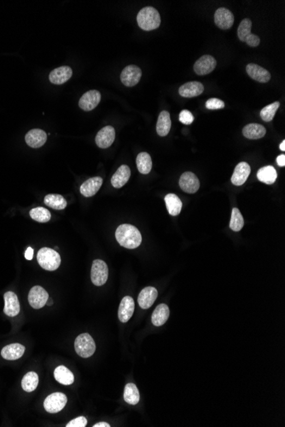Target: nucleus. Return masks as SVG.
I'll list each match as a JSON object with an SVG mask.
<instances>
[{
  "label": "nucleus",
  "instance_id": "f257e3e1",
  "mask_svg": "<svg viewBox=\"0 0 285 427\" xmlns=\"http://www.w3.org/2000/svg\"><path fill=\"white\" fill-rule=\"evenodd\" d=\"M116 238L119 244L125 248H137L142 243L140 231L131 224L120 225L116 230Z\"/></svg>",
  "mask_w": 285,
  "mask_h": 427
},
{
  "label": "nucleus",
  "instance_id": "f03ea898",
  "mask_svg": "<svg viewBox=\"0 0 285 427\" xmlns=\"http://www.w3.org/2000/svg\"><path fill=\"white\" fill-rule=\"evenodd\" d=\"M137 21L142 30H155L161 25V16L157 9L153 7H145L138 14Z\"/></svg>",
  "mask_w": 285,
  "mask_h": 427
},
{
  "label": "nucleus",
  "instance_id": "7ed1b4c3",
  "mask_svg": "<svg viewBox=\"0 0 285 427\" xmlns=\"http://www.w3.org/2000/svg\"><path fill=\"white\" fill-rule=\"evenodd\" d=\"M37 259L40 266L49 271L57 270L61 264V257L58 251L48 247H43L38 251Z\"/></svg>",
  "mask_w": 285,
  "mask_h": 427
},
{
  "label": "nucleus",
  "instance_id": "20e7f679",
  "mask_svg": "<svg viewBox=\"0 0 285 427\" xmlns=\"http://www.w3.org/2000/svg\"><path fill=\"white\" fill-rule=\"evenodd\" d=\"M74 349L77 354L83 358H87L94 354L96 344L89 333H82L74 341Z\"/></svg>",
  "mask_w": 285,
  "mask_h": 427
},
{
  "label": "nucleus",
  "instance_id": "39448f33",
  "mask_svg": "<svg viewBox=\"0 0 285 427\" xmlns=\"http://www.w3.org/2000/svg\"><path fill=\"white\" fill-rule=\"evenodd\" d=\"M109 276V269L105 262L96 259L92 263L91 271V282L97 287L105 284Z\"/></svg>",
  "mask_w": 285,
  "mask_h": 427
},
{
  "label": "nucleus",
  "instance_id": "423d86ee",
  "mask_svg": "<svg viewBox=\"0 0 285 427\" xmlns=\"http://www.w3.org/2000/svg\"><path fill=\"white\" fill-rule=\"evenodd\" d=\"M67 402L68 398L65 394L62 392H55L46 397V400L44 402V407L47 412L56 414L64 409Z\"/></svg>",
  "mask_w": 285,
  "mask_h": 427
},
{
  "label": "nucleus",
  "instance_id": "0eeeda50",
  "mask_svg": "<svg viewBox=\"0 0 285 427\" xmlns=\"http://www.w3.org/2000/svg\"><path fill=\"white\" fill-rule=\"evenodd\" d=\"M142 77V70L136 65H129L125 67L121 74V80L122 84L128 86L133 87L136 85Z\"/></svg>",
  "mask_w": 285,
  "mask_h": 427
},
{
  "label": "nucleus",
  "instance_id": "6e6552de",
  "mask_svg": "<svg viewBox=\"0 0 285 427\" xmlns=\"http://www.w3.org/2000/svg\"><path fill=\"white\" fill-rule=\"evenodd\" d=\"M48 293L40 286H35L28 294V302L34 309H41L48 301Z\"/></svg>",
  "mask_w": 285,
  "mask_h": 427
},
{
  "label": "nucleus",
  "instance_id": "1a4fd4ad",
  "mask_svg": "<svg viewBox=\"0 0 285 427\" xmlns=\"http://www.w3.org/2000/svg\"><path fill=\"white\" fill-rule=\"evenodd\" d=\"M217 65L214 58L210 55H205L199 58L194 64L195 73L198 75H206L212 73Z\"/></svg>",
  "mask_w": 285,
  "mask_h": 427
},
{
  "label": "nucleus",
  "instance_id": "9d476101",
  "mask_svg": "<svg viewBox=\"0 0 285 427\" xmlns=\"http://www.w3.org/2000/svg\"><path fill=\"white\" fill-rule=\"evenodd\" d=\"M179 186L185 193L195 194L200 188V182L194 173L186 172L179 179Z\"/></svg>",
  "mask_w": 285,
  "mask_h": 427
},
{
  "label": "nucleus",
  "instance_id": "9b49d317",
  "mask_svg": "<svg viewBox=\"0 0 285 427\" xmlns=\"http://www.w3.org/2000/svg\"><path fill=\"white\" fill-rule=\"evenodd\" d=\"M116 138V130L113 126L108 125L101 129L96 136V143L101 149H107L112 145Z\"/></svg>",
  "mask_w": 285,
  "mask_h": 427
},
{
  "label": "nucleus",
  "instance_id": "f8f14e48",
  "mask_svg": "<svg viewBox=\"0 0 285 427\" xmlns=\"http://www.w3.org/2000/svg\"><path fill=\"white\" fill-rule=\"evenodd\" d=\"M101 101L100 92L96 90L85 92L79 99V106L84 111H91L99 104Z\"/></svg>",
  "mask_w": 285,
  "mask_h": 427
},
{
  "label": "nucleus",
  "instance_id": "ddd939ff",
  "mask_svg": "<svg viewBox=\"0 0 285 427\" xmlns=\"http://www.w3.org/2000/svg\"><path fill=\"white\" fill-rule=\"evenodd\" d=\"M214 22L218 28L227 30L232 27L234 23V15L229 9L219 8L214 14Z\"/></svg>",
  "mask_w": 285,
  "mask_h": 427
},
{
  "label": "nucleus",
  "instance_id": "4468645a",
  "mask_svg": "<svg viewBox=\"0 0 285 427\" xmlns=\"http://www.w3.org/2000/svg\"><path fill=\"white\" fill-rule=\"evenodd\" d=\"M3 299H4V308H3L4 314L10 317L18 315L20 312V303L16 294L13 292H7L4 294Z\"/></svg>",
  "mask_w": 285,
  "mask_h": 427
},
{
  "label": "nucleus",
  "instance_id": "2eb2a0df",
  "mask_svg": "<svg viewBox=\"0 0 285 427\" xmlns=\"http://www.w3.org/2000/svg\"><path fill=\"white\" fill-rule=\"evenodd\" d=\"M157 296L158 292L155 288L147 287L140 292L138 302H139V305L142 309H149L153 305V304L155 303V300L157 299Z\"/></svg>",
  "mask_w": 285,
  "mask_h": 427
},
{
  "label": "nucleus",
  "instance_id": "dca6fc26",
  "mask_svg": "<svg viewBox=\"0 0 285 427\" xmlns=\"http://www.w3.org/2000/svg\"><path fill=\"white\" fill-rule=\"evenodd\" d=\"M135 304L133 298L126 296L123 298L119 307L118 316L120 321L125 323L130 320L134 315Z\"/></svg>",
  "mask_w": 285,
  "mask_h": 427
},
{
  "label": "nucleus",
  "instance_id": "f3484780",
  "mask_svg": "<svg viewBox=\"0 0 285 427\" xmlns=\"http://www.w3.org/2000/svg\"><path fill=\"white\" fill-rule=\"evenodd\" d=\"M72 74H73V70L71 67L63 66L52 70L49 75V79L54 85H63L65 82L70 80V78L72 77Z\"/></svg>",
  "mask_w": 285,
  "mask_h": 427
},
{
  "label": "nucleus",
  "instance_id": "a211bd4d",
  "mask_svg": "<svg viewBox=\"0 0 285 427\" xmlns=\"http://www.w3.org/2000/svg\"><path fill=\"white\" fill-rule=\"evenodd\" d=\"M25 140L27 142V145L37 149L42 147L46 143L47 140V134L44 130L40 129H34L31 130L27 132V135L25 136Z\"/></svg>",
  "mask_w": 285,
  "mask_h": 427
},
{
  "label": "nucleus",
  "instance_id": "6ab92c4d",
  "mask_svg": "<svg viewBox=\"0 0 285 427\" xmlns=\"http://www.w3.org/2000/svg\"><path fill=\"white\" fill-rule=\"evenodd\" d=\"M204 91V86L202 83L197 81L188 82L181 85L179 89V93L185 98L198 97Z\"/></svg>",
  "mask_w": 285,
  "mask_h": 427
},
{
  "label": "nucleus",
  "instance_id": "aec40b11",
  "mask_svg": "<svg viewBox=\"0 0 285 427\" xmlns=\"http://www.w3.org/2000/svg\"><path fill=\"white\" fill-rule=\"evenodd\" d=\"M246 71L251 79L260 83H267L271 79L270 73L257 64H248L246 67Z\"/></svg>",
  "mask_w": 285,
  "mask_h": 427
},
{
  "label": "nucleus",
  "instance_id": "412c9836",
  "mask_svg": "<svg viewBox=\"0 0 285 427\" xmlns=\"http://www.w3.org/2000/svg\"><path fill=\"white\" fill-rule=\"evenodd\" d=\"M250 167L247 162H240L237 165L231 177V183L236 186H241L246 182L250 174Z\"/></svg>",
  "mask_w": 285,
  "mask_h": 427
},
{
  "label": "nucleus",
  "instance_id": "4be33fe9",
  "mask_svg": "<svg viewBox=\"0 0 285 427\" xmlns=\"http://www.w3.org/2000/svg\"><path fill=\"white\" fill-rule=\"evenodd\" d=\"M103 184V179L95 177L86 180L80 186V193L85 197H91L97 194Z\"/></svg>",
  "mask_w": 285,
  "mask_h": 427
},
{
  "label": "nucleus",
  "instance_id": "5701e85b",
  "mask_svg": "<svg viewBox=\"0 0 285 427\" xmlns=\"http://www.w3.org/2000/svg\"><path fill=\"white\" fill-rule=\"evenodd\" d=\"M24 352V346L21 344L15 343V344H10L9 346H4L1 351V356L6 360H17L23 356Z\"/></svg>",
  "mask_w": 285,
  "mask_h": 427
},
{
  "label": "nucleus",
  "instance_id": "b1692460",
  "mask_svg": "<svg viewBox=\"0 0 285 427\" xmlns=\"http://www.w3.org/2000/svg\"><path fill=\"white\" fill-rule=\"evenodd\" d=\"M130 177V168L127 165H122L119 167V169L116 171V173L113 175L111 179L113 187L116 188H122L128 182Z\"/></svg>",
  "mask_w": 285,
  "mask_h": 427
},
{
  "label": "nucleus",
  "instance_id": "393cba45",
  "mask_svg": "<svg viewBox=\"0 0 285 427\" xmlns=\"http://www.w3.org/2000/svg\"><path fill=\"white\" fill-rule=\"evenodd\" d=\"M169 315L170 310L168 306L165 304H161L155 308L152 314V323L156 327L162 326L164 323H166V321L169 317Z\"/></svg>",
  "mask_w": 285,
  "mask_h": 427
},
{
  "label": "nucleus",
  "instance_id": "a878e982",
  "mask_svg": "<svg viewBox=\"0 0 285 427\" xmlns=\"http://www.w3.org/2000/svg\"><path fill=\"white\" fill-rule=\"evenodd\" d=\"M267 133L266 128L260 124H249L244 126L243 130V136L248 139H260Z\"/></svg>",
  "mask_w": 285,
  "mask_h": 427
},
{
  "label": "nucleus",
  "instance_id": "bb28decb",
  "mask_svg": "<svg viewBox=\"0 0 285 427\" xmlns=\"http://www.w3.org/2000/svg\"><path fill=\"white\" fill-rule=\"evenodd\" d=\"M54 377L56 380L62 385H70L74 381V376L73 373L65 366H58L54 371Z\"/></svg>",
  "mask_w": 285,
  "mask_h": 427
},
{
  "label": "nucleus",
  "instance_id": "cd10ccee",
  "mask_svg": "<svg viewBox=\"0 0 285 427\" xmlns=\"http://www.w3.org/2000/svg\"><path fill=\"white\" fill-rule=\"evenodd\" d=\"M172 122L170 118V114L167 111H162L158 117L156 123V131L159 136H165L169 133L171 130Z\"/></svg>",
  "mask_w": 285,
  "mask_h": 427
},
{
  "label": "nucleus",
  "instance_id": "c85d7f7f",
  "mask_svg": "<svg viewBox=\"0 0 285 427\" xmlns=\"http://www.w3.org/2000/svg\"><path fill=\"white\" fill-rule=\"evenodd\" d=\"M257 178L261 182L264 183L266 184H273L276 182L278 178V173L274 167L272 166L262 167L259 170L257 173Z\"/></svg>",
  "mask_w": 285,
  "mask_h": 427
},
{
  "label": "nucleus",
  "instance_id": "c756f323",
  "mask_svg": "<svg viewBox=\"0 0 285 427\" xmlns=\"http://www.w3.org/2000/svg\"><path fill=\"white\" fill-rule=\"evenodd\" d=\"M167 209L171 216L179 215L182 209V201L176 194H168L165 197Z\"/></svg>",
  "mask_w": 285,
  "mask_h": 427
},
{
  "label": "nucleus",
  "instance_id": "7c9ffc66",
  "mask_svg": "<svg viewBox=\"0 0 285 427\" xmlns=\"http://www.w3.org/2000/svg\"><path fill=\"white\" fill-rule=\"evenodd\" d=\"M136 163L140 173L148 174L150 173L152 169V160L148 153L142 152L139 154L137 156Z\"/></svg>",
  "mask_w": 285,
  "mask_h": 427
},
{
  "label": "nucleus",
  "instance_id": "2f4dec72",
  "mask_svg": "<svg viewBox=\"0 0 285 427\" xmlns=\"http://www.w3.org/2000/svg\"><path fill=\"white\" fill-rule=\"evenodd\" d=\"M44 202L46 206L55 210H63L67 206V201L61 194H47Z\"/></svg>",
  "mask_w": 285,
  "mask_h": 427
},
{
  "label": "nucleus",
  "instance_id": "473e14b6",
  "mask_svg": "<svg viewBox=\"0 0 285 427\" xmlns=\"http://www.w3.org/2000/svg\"><path fill=\"white\" fill-rule=\"evenodd\" d=\"M140 391L136 385L133 383H129L126 385L124 391V400L126 403L131 405H136L140 402Z\"/></svg>",
  "mask_w": 285,
  "mask_h": 427
},
{
  "label": "nucleus",
  "instance_id": "72a5a7b5",
  "mask_svg": "<svg viewBox=\"0 0 285 427\" xmlns=\"http://www.w3.org/2000/svg\"><path fill=\"white\" fill-rule=\"evenodd\" d=\"M39 385V376L35 372H29L25 374L21 380V387L27 392H32Z\"/></svg>",
  "mask_w": 285,
  "mask_h": 427
},
{
  "label": "nucleus",
  "instance_id": "f704fd0d",
  "mask_svg": "<svg viewBox=\"0 0 285 427\" xmlns=\"http://www.w3.org/2000/svg\"><path fill=\"white\" fill-rule=\"evenodd\" d=\"M31 218L39 223H46L51 219V212L44 207H35L29 212Z\"/></svg>",
  "mask_w": 285,
  "mask_h": 427
},
{
  "label": "nucleus",
  "instance_id": "c9c22d12",
  "mask_svg": "<svg viewBox=\"0 0 285 427\" xmlns=\"http://www.w3.org/2000/svg\"><path fill=\"white\" fill-rule=\"evenodd\" d=\"M243 225H244V219H243L239 209L233 208L232 212H231V222H230L231 230L238 232L243 229Z\"/></svg>",
  "mask_w": 285,
  "mask_h": 427
},
{
  "label": "nucleus",
  "instance_id": "e433bc0d",
  "mask_svg": "<svg viewBox=\"0 0 285 427\" xmlns=\"http://www.w3.org/2000/svg\"><path fill=\"white\" fill-rule=\"evenodd\" d=\"M279 106H280V103L275 102L265 107L264 109L261 111V119L266 122H272L276 115L277 110L279 109Z\"/></svg>",
  "mask_w": 285,
  "mask_h": 427
},
{
  "label": "nucleus",
  "instance_id": "4c0bfd02",
  "mask_svg": "<svg viewBox=\"0 0 285 427\" xmlns=\"http://www.w3.org/2000/svg\"><path fill=\"white\" fill-rule=\"evenodd\" d=\"M252 21L250 19L246 18L241 21L238 29H237V36L241 41L245 42L247 37L251 34Z\"/></svg>",
  "mask_w": 285,
  "mask_h": 427
},
{
  "label": "nucleus",
  "instance_id": "58836bf2",
  "mask_svg": "<svg viewBox=\"0 0 285 427\" xmlns=\"http://www.w3.org/2000/svg\"><path fill=\"white\" fill-rule=\"evenodd\" d=\"M206 108L210 110H215V109H224V103L223 101L219 100L218 98H210L206 102Z\"/></svg>",
  "mask_w": 285,
  "mask_h": 427
},
{
  "label": "nucleus",
  "instance_id": "ea45409f",
  "mask_svg": "<svg viewBox=\"0 0 285 427\" xmlns=\"http://www.w3.org/2000/svg\"><path fill=\"white\" fill-rule=\"evenodd\" d=\"M179 122L188 125L194 122V116L189 110H182L179 114Z\"/></svg>",
  "mask_w": 285,
  "mask_h": 427
},
{
  "label": "nucleus",
  "instance_id": "a19ab883",
  "mask_svg": "<svg viewBox=\"0 0 285 427\" xmlns=\"http://www.w3.org/2000/svg\"><path fill=\"white\" fill-rule=\"evenodd\" d=\"M87 425V420L83 417L79 416L78 418L73 419V421H70L68 423L67 427H85Z\"/></svg>",
  "mask_w": 285,
  "mask_h": 427
},
{
  "label": "nucleus",
  "instance_id": "79ce46f5",
  "mask_svg": "<svg viewBox=\"0 0 285 427\" xmlns=\"http://www.w3.org/2000/svg\"><path fill=\"white\" fill-rule=\"evenodd\" d=\"M245 43L248 46H251V47H256V46H258L260 45L261 40L255 34H250L249 36L247 37Z\"/></svg>",
  "mask_w": 285,
  "mask_h": 427
},
{
  "label": "nucleus",
  "instance_id": "37998d69",
  "mask_svg": "<svg viewBox=\"0 0 285 427\" xmlns=\"http://www.w3.org/2000/svg\"><path fill=\"white\" fill-rule=\"evenodd\" d=\"M34 257V249L32 247H27V250L25 251V258L27 260H32Z\"/></svg>",
  "mask_w": 285,
  "mask_h": 427
},
{
  "label": "nucleus",
  "instance_id": "c03bdc74",
  "mask_svg": "<svg viewBox=\"0 0 285 427\" xmlns=\"http://www.w3.org/2000/svg\"><path fill=\"white\" fill-rule=\"evenodd\" d=\"M277 163L279 165V167H284L285 166V155H281L278 156L277 158Z\"/></svg>",
  "mask_w": 285,
  "mask_h": 427
},
{
  "label": "nucleus",
  "instance_id": "a18cd8bd",
  "mask_svg": "<svg viewBox=\"0 0 285 427\" xmlns=\"http://www.w3.org/2000/svg\"><path fill=\"white\" fill-rule=\"evenodd\" d=\"M93 427H110V426L106 422H99V423L95 424Z\"/></svg>",
  "mask_w": 285,
  "mask_h": 427
},
{
  "label": "nucleus",
  "instance_id": "49530a36",
  "mask_svg": "<svg viewBox=\"0 0 285 427\" xmlns=\"http://www.w3.org/2000/svg\"><path fill=\"white\" fill-rule=\"evenodd\" d=\"M279 148H280V149H281V150H282V151H285V140H284V141H283V142H282V143H281V144H280V146H279Z\"/></svg>",
  "mask_w": 285,
  "mask_h": 427
},
{
  "label": "nucleus",
  "instance_id": "de8ad7c7",
  "mask_svg": "<svg viewBox=\"0 0 285 427\" xmlns=\"http://www.w3.org/2000/svg\"><path fill=\"white\" fill-rule=\"evenodd\" d=\"M47 302H48V303L46 304H47L49 306H52V305H53V301H52V300H51V299H50V300L48 299V301H47Z\"/></svg>",
  "mask_w": 285,
  "mask_h": 427
}]
</instances>
